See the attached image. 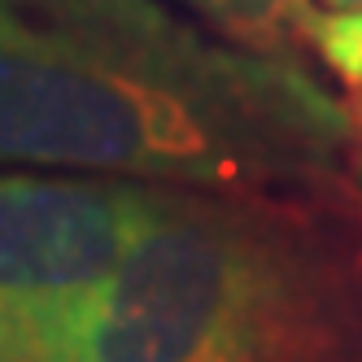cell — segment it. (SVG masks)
<instances>
[{"mask_svg": "<svg viewBox=\"0 0 362 362\" xmlns=\"http://www.w3.org/2000/svg\"><path fill=\"white\" fill-rule=\"evenodd\" d=\"M349 148V100L297 57L166 0H0V170L240 197L341 184Z\"/></svg>", "mask_w": 362, "mask_h": 362, "instance_id": "6da1fadb", "label": "cell"}, {"mask_svg": "<svg viewBox=\"0 0 362 362\" xmlns=\"http://www.w3.org/2000/svg\"><path fill=\"white\" fill-rule=\"evenodd\" d=\"M53 362H362V188H179Z\"/></svg>", "mask_w": 362, "mask_h": 362, "instance_id": "7a4b0ae2", "label": "cell"}, {"mask_svg": "<svg viewBox=\"0 0 362 362\" xmlns=\"http://www.w3.org/2000/svg\"><path fill=\"white\" fill-rule=\"evenodd\" d=\"M179 188L0 170V362H53Z\"/></svg>", "mask_w": 362, "mask_h": 362, "instance_id": "3957f363", "label": "cell"}, {"mask_svg": "<svg viewBox=\"0 0 362 362\" xmlns=\"http://www.w3.org/2000/svg\"><path fill=\"white\" fill-rule=\"evenodd\" d=\"M179 5L192 9V18L210 31L257 53H288L297 40H305L310 18L319 13L315 0H179Z\"/></svg>", "mask_w": 362, "mask_h": 362, "instance_id": "277c9868", "label": "cell"}, {"mask_svg": "<svg viewBox=\"0 0 362 362\" xmlns=\"http://www.w3.org/2000/svg\"><path fill=\"white\" fill-rule=\"evenodd\" d=\"M305 44L323 57L327 70H336L354 92H362V13H315Z\"/></svg>", "mask_w": 362, "mask_h": 362, "instance_id": "5b68a950", "label": "cell"}, {"mask_svg": "<svg viewBox=\"0 0 362 362\" xmlns=\"http://www.w3.org/2000/svg\"><path fill=\"white\" fill-rule=\"evenodd\" d=\"M349 114H354V148H349V175H354V184L362 188V92L349 100Z\"/></svg>", "mask_w": 362, "mask_h": 362, "instance_id": "8992f818", "label": "cell"}, {"mask_svg": "<svg viewBox=\"0 0 362 362\" xmlns=\"http://www.w3.org/2000/svg\"><path fill=\"white\" fill-rule=\"evenodd\" d=\"M319 13H362V0H315Z\"/></svg>", "mask_w": 362, "mask_h": 362, "instance_id": "52a82bcc", "label": "cell"}]
</instances>
